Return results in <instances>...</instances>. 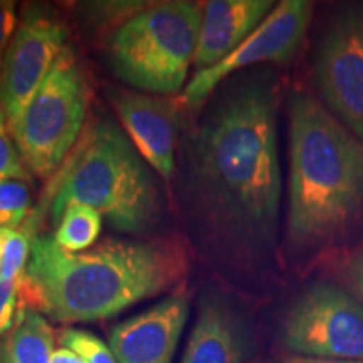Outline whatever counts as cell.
Here are the masks:
<instances>
[{
    "label": "cell",
    "instance_id": "obj_8",
    "mask_svg": "<svg viewBox=\"0 0 363 363\" xmlns=\"http://www.w3.org/2000/svg\"><path fill=\"white\" fill-rule=\"evenodd\" d=\"M313 76L323 104L363 142V9L338 16L316 45Z\"/></svg>",
    "mask_w": 363,
    "mask_h": 363
},
{
    "label": "cell",
    "instance_id": "obj_24",
    "mask_svg": "<svg viewBox=\"0 0 363 363\" xmlns=\"http://www.w3.org/2000/svg\"><path fill=\"white\" fill-rule=\"evenodd\" d=\"M51 363H86L83 358H81L78 353H74L69 348H59V350H54Z\"/></svg>",
    "mask_w": 363,
    "mask_h": 363
},
{
    "label": "cell",
    "instance_id": "obj_14",
    "mask_svg": "<svg viewBox=\"0 0 363 363\" xmlns=\"http://www.w3.org/2000/svg\"><path fill=\"white\" fill-rule=\"evenodd\" d=\"M182 363H247L246 330L224 298L202 299Z\"/></svg>",
    "mask_w": 363,
    "mask_h": 363
},
{
    "label": "cell",
    "instance_id": "obj_21",
    "mask_svg": "<svg viewBox=\"0 0 363 363\" xmlns=\"http://www.w3.org/2000/svg\"><path fill=\"white\" fill-rule=\"evenodd\" d=\"M19 284L21 281L0 279V337H6L16 323L19 311Z\"/></svg>",
    "mask_w": 363,
    "mask_h": 363
},
{
    "label": "cell",
    "instance_id": "obj_9",
    "mask_svg": "<svg viewBox=\"0 0 363 363\" xmlns=\"http://www.w3.org/2000/svg\"><path fill=\"white\" fill-rule=\"evenodd\" d=\"M66 38V26L49 9H24L0 71V106L9 128L22 116L48 78L65 51Z\"/></svg>",
    "mask_w": 363,
    "mask_h": 363
},
{
    "label": "cell",
    "instance_id": "obj_19",
    "mask_svg": "<svg viewBox=\"0 0 363 363\" xmlns=\"http://www.w3.org/2000/svg\"><path fill=\"white\" fill-rule=\"evenodd\" d=\"M59 342L65 348L78 353L86 363H116L110 347L88 331L66 328L59 333Z\"/></svg>",
    "mask_w": 363,
    "mask_h": 363
},
{
    "label": "cell",
    "instance_id": "obj_15",
    "mask_svg": "<svg viewBox=\"0 0 363 363\" xmlns=\"http://www.w3.org/2000/svg\"><path fill=\"white\" fill-rule=\"evenodd\" d=\"M54 331L43 313L21 306L12 330L0 342V363H51Z\"/></svg>",
    "mask_w": 363,
    "mask_h": 363
},
{
    "label": "cell",
    "instance_id": "obj_4",
    "mask_svg": "<svg viewBox=\"0 0 363 363\" xmlns=\"http://www.w3.org/2000/svg\"><path fill=\"white\" fill-rule=\"evenodd\" d=\"M51 217L57 225L69 203H83L125 234L148 233L162 217V197L152 172L126 135L99 121L57 174Z\"/></svg>",
    "mask_w": 363,
    "mask_h": 363
},
{
    "label": "cell",
    "instance_id": "obj_18",
    "mask_svg": "<svg viewBox=\"0 0 363 363\" xmlns=\"http://www.w3.org/2000/svg\"><path fill=\"white\" fill-rule=\"evenodd\" d=\"M33 247V235L26 229H9L4 242L0 279L21 281L24 276Z\"/></svg>",
    "mask_w": 363,
    "mask_h": 363
},
{
    "label": "cell",
    "instance_id": "obj_3",
    "mask_svg": "<svg viewBox=\"0 0 363 363\" xmlns=\"http://www.w3.org/2000/svg\"><path fill=\"white\" fill-rule=\"evenodd\" d=\"M363 211V142L308 93L289 98L288 242H330Z\"/></svg>",
    "mask_w": 363,
    "mask_h": 363
},
{
    "label": "cell",
    "instance_id": "obj_17",
    "mask_svg": "<svg viewBox=\"0 0 363 363\" xmlns=\"http://www.w3.org/2000/svg\"><path fill=\"white\" fill-rule=\"evenodd\" d=\"M33 214L29 180L0 179V229H19Z\"/></svg>",
    "mask_w": 363,
    "mask_h": 363
},
{
    "label": "cell",
    "instance_id": "obj_11",
    "mask_svg": "<svg viewBox=\"0 0 363 363\" xmlns=\"http://www.w3.org/2000/svg\"><path fill=\"white\" fill-rule=\"evenodd\" d=\"M189 310L187 293L179 288L147 311L113 326L108 347L116 363H172Z\"/></svg>",
    "mask_w": 363,
    "mask_h": 363
},
{
    "label": "cell",
    "instance_id": "obj_16",
    "mask_svg": "<svg viewBox=\"0 0 363 363\" xmlns=\"http://www.w3.org/2000/svg\"><path fill=\"white\" fill-rule=\"evenodd\" d=\"M101 214L83 203H69L56 225L54 240L67 252H84L101 233Z\"/></svg>",
    "mask_w": 363,
    "mask_h": 363
},
{
    "label": "cell",
    "instance_id": "obj_2",
    "mask_svg": "<svg viewBox=\"0 0 363 363\" xmlns=\"http://www.w3.org/2000/svg\"><path fill=\"white\" fill-rule=\"evenodd\" d=\"M187 271L179 238L106 239L86 252H67L54 235H34L19 305L61 323H89L158 296Z\"/></svg>",
    "mask_w": 363,
    "mask_h": 363
},
{
    "label": "cell",
    "instance_id": "obj_23",
    "mask_svg": "<svg viewBox=\"0 0 363 363\" xmlns=\"http://www.w3.org/2000/svg\"><path fill=\"white\" fill-rule=\"evenodd\" d=\"M276 363H363L355 360H333V358H311V357H301V355H291L286 357L283 360Z\"/></svg>",
    "mask_w": 363,
    "mask_h": 363
},
{
    "label": "cell",
    "instance_id": "obj_22",
    "mask_svg": "<svg viewBox=\"0 0 363 363\" xmlns=\"http://www.w3.org/2000/svg\"><path fill=\"white\" fill-rule=\"evenodd\" d=\"M17 30V7L12 0H0V71L7 49Z\"/></svg>",
    "mask_w": 363,
    "mask_h": 363
},
{
    "label": "cell",
    "instance_id": "obj_1",
    "mask_svg": "<svg viewBox=\"0 0 363 363\" xmlns=\"http://www.w3.org/2000/svg\"><path fill=\"white\" fill-rule=\"evenodd\" d=\"M276 89L252 78L206 113L190 142L187 189L208 238L238 257L264 256L276 240L281 165Z\"/></svg>",
    "mask_w": 363,
    "mask_h": 363
},
{
    "label": "cell",
    "instance_id": "obj_7",
    "mask_svg": "<svg viewBox=\"0 0 363 363\" xmlns=\"http://www.w3.org/2000/svg\"><path fill=\"white\" fill-rule=\"evenodd\" d=\"M281 340L293 355L363 362V303L337 284H313L286 313Z\"/></svg>",
    "mask_w": 363,
    "mask_h": 363
},
{
    "label": "cell",
    "instance_id": "obj_5",
    "mask_svg": "<svg viewBox=\"0 0 363 363\" xmlns=\"http://www.w3.org/2000/svg\"><path fill=\"white\" fill-rule=\"evenodd\" d=\"M201 22L202 6L187 0L153 4L136 12L110 40L113 72L153 96L179 93L194 65Z\"/></svg>",
    "mask_w": 363,
    "mask_h": 363
},
{
    "label": "cell",
    "instance_id": "obj_26",
    "mask_svg": "<svg viewBox=\"0 0 363 363\" xmlns=\"http://www.w3.org/2000/svg\"><path fill=\"white\" fill-rule=\"evenodd\" d=\"M9 229H0V264H2V252H4V242H6V235Z\"/></svg>",
    "mask_w": 363,
    "mask_h": 363
},
{
    "label": "cell",
    "instance_id": "obj_13",
    "mask_svg": "<svg viewBox=\"0 0 363 363\" xmlns=\"http://www.w3.org/2000/svg\"><path fill=\"white\" fill-rule=\"evenodd\" d=\"M271 0H211L202 6L195 72L211 69L251 35L274 7Z\"/></svg>",
    "mask_w": 363,
    "mask_h": 363
},
{
    "label": "cell",
    "instance_id": "obj_25",
    "mask_svg": "<svg viewBox=\"0 0 363 363\" xmlns=\"http://www.w3.org/2000/svg\"><path fill=\"white\" fill-rule=\"evenodd\" d=\"M352 276H353V283H355L358 293H360V296L363 298V252L357 257L355 262H353Z\"/></svg>",
    "mask_w": 363,
    "mask_h": 363
},
{
    "label": "cell",
    "instance_id": "obj_6",
    "mask_svg": "<svg viewBox=\"0 0 363 363\" xmlns=\"http://www.w3.org/2000/svg\"><path fill=\"white\" fill-rule=\"evenodd\" d=\"M89 103L86 76L69 45L57 57L11 133L30 175L48 180L66 162L83 130Z\"/></svg>",
    "mask_w": 363,
    "mask_h": 363
},
{
    "label": "cell",
    "instance_id": "obj_20",
    "mask_svg": "<svg viewBox=\"0 0 363 363\" xmlns=\"http://www.w3.org/2000/svg\"><path fill=\"white\" fill-rule=\"evenodd\" d=\"M0 179L30 180V174L26 169L19 150L13 142L2 106H0Z\"/></svg>",
    "mask_w": 363,
    "mask_h": 363
},
{
    "label": "cell",
    "instance_id": "obj_10",
    "mask_svg": "<svg viewBox=\"0 0 363 363\" xmlns=\"http://www.w3.org/2000/svg\"><path fill=\"white\" fill-rule=\"evenodd\" d=\"M311 16L313 4L306 0L279 2L230 56L211 69L195 72L185 86L180 101L189 108H197L233 72L259 62L288 61L305 39Z\"/></svg>",
    "mask_w": 363,
    "mask_h": 363
},
{
    "label": "cell",
    "instance_id": "obj_12",
    "mask_svg": "<svg viewBox=\"0 0 363 363\" xmlns=\"http://www.w3.org/2000/svg\"><path fill=\"white\" fill-rule=\"evenodd\" d=\"M111 106L143 160L165 182L175 175L179 113L162 96L126 89H110Z\"/></svg>",
    "mask_w": 363,
    "mask_h": 363
}]
</instances>
